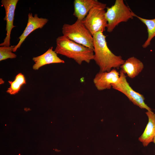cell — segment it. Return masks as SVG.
<instances>
[{
    "label": "cell",
    "mask_w": 155,
    "mask_h": 155,
    "mask_svg": "<svg viewBox=\"0 0 155 155\" xmlns=\"http://www.w3.org/2000/svg\"><path fill=\"white\" fill-rule=\"evenodd\" d=\"M93 59L99 68V72H109L113 69H119L124 63L121 56L116 55L108 48L106 36L103 32H98L93 35Z\"/></svg>",
    "instance_id": "cell-1"
},
{
    "label": "cell",
    "mask_w": 155,
    "mask_h": 155,
    "mask_svg": "<svg viewBox=\"0 0 155 155\" xmlns=\"http://www.w3.org/2000/svg\"><path fill=\"white\" fill-rule=\"evenodd\" d=\"M56 46L54 51L57 54L73 59L79 65L83 62L89 63L93 60L94 50L77 43L63 35L56 40Z\"/></svg>",
    "instance_id": "cell-2"
},
{
    "label": "cell",
    "mask_w": 155,
    "mask_h": 155,
    "mask_svg": "<svg viewBox=\"0 0 155 155\" xmlns=\"http://www.w3.org/2000/svg\"><path fill=\"white\" fill-rule=\"evenodd\" d=\"M106 18L107 21V31L112 32L122 22L133 19L136 14L124 3L123 0H116L113 5L106 7Z\"/></svg>",
    "instance_id": "cell-3"
},
{
    "label": "cell",
    "mask_w": 155,
    "mask_h": 155,
    "mask_svg": "<svg viewBox=\"0 0 155 155\" xmlns=\"http://www.w3.org/2000/svg\"><path fill=\"white\" fill-rule=\"evenodd\" d=\"M62 29L63 35L69 39L94 50L93 36L82 20L77 19L72 24H64Z\"/></svg>",
    "instance_id": "cell-4"
},
{
    "label": "cell",
    "mask_w": 155,
    "mask_h": 155,
    "mask_svg": "<svg viewBox=\"0 0 155 155\" xmlns=\"http://www.w3.org/2000/svg\"><path fill=\"white\" fill-rule=\"evenodd\" d=\"M106 4L100 2L93 7L82 22L92 36L100 31H105L107 25L105 9Z\"/></svg>",
    "instance_id": "cell-5"
},
{
    "label": "cell",
    "mask_w": 155,
    "mask_h": 155,
    "mask_svg": "<svg viewBox=\"0 0 155 155\" xmlns=\"http://www.w3.org/2000/svg\"><path fill=\"white\" fill-rule=\"evenodd\" d=\"M118 81L112 85L114 89L125 95L134 104L142 109L148 111L151 109L145 103V98L143 95L134 90L127 82L125 74L121 70Z\"/></svg>",
    "instance_id": "cell-6"
},
{
    "label": "cell",
    "mask_w": 155,
    "mask_h": 155,
    "mask_svg": "<svg viewBox=\"0 0 155 155\" xmlns=\"http://www.w3.org/2000/svg\"><path fill=\"white\" fill-rule=\"evenodd\" d=\"M18 0H2L1 3L4 7L5 15L4 20L6 21V36L3 42L0 44V46H9L10 45L11 32L16 27L13 24L15 10Z\"/></svg>",
    "instance_id": "cell-7"
},
{
    "label": "cell",
    "mask_w": 155,
    "mask_h": 155,
    "mask_svg": "<svg viewBox=\"0 0 155 155\" xmlns=\"http://www.w3.org/2000/svg\"><path fill=\"white\" fill-rule=\"evenodd\" d=\"M120 77V73L115 69L109 72H99L93 79V83L97 89L99 91L110 89L112 85L117 83Z\"/></svg>",
    "instance_id": "cell-8"
},
{
    "label": "cell",
    "mask_w": 155,
    "mask_h": 155,
    "mask_svg": "<svg viewBox=\"0 0 155 155\" xmlns=\"http://www.w3.org/2000/svg\"><path fill=\"white\" fill-rule=\"evenodd\" d=\"M28 17L27 26L22 34L19 37L20 40L14 48L13 52H16L20 48L26 38L32 32L38 28H42L49 21L46 18H39L36 14L33 16L31 13H28Z\"/></svg>",
    "instance_id": "cell-9"
},
{
    "label": "cell",
    "mask_w": 155,
    "mask_h": 155,
    "mask_svg": "<svg viewBox=\"0 0 155 155\" xmlns=\"http://www.w3.org/2000/svg\"><path fill=\"white\" fill-rule=\"evenodd\" d=\"M32 60L34 62L32 68L35 70H38L41 67L47 64L65 63L64 61L60 59L57 54L53 50V46L42 54L33 57Z\"/></svg>",
    "instance_id": "cell-10"
},
{
    "label": "cell",
    "mask_w": 155,
    "mask_h": 155,
    "mask_svg": "<svg viewBox=\"0 0 155 155\" xmlns=\"http://www.w3.org/2000/svg\"><path fill=\"white\" fill-rule=\"evenodd\" d=\"M120 68L129 78H133L142 71L144 68V65L140 60L133 56L125 61Z\"/></svg>",
    "instance_id": "cell-11"
},
{
    "label": "cell",
    "mask_w": 155,
    "mask_h": 155,
    "mask_svg": "<svg viewBox=\"0 0 155 155\" xmlns=\"http://www.w3.org/2000/svg\"><path fill=\"white\" fill-rule=\"evenodd\" d=\"M145 113L148 118V122L143 133L138 138L144 147L153 142L155 136V114L148 111Z\"/></svg>",
    "instance_id": "cell-12"
},
{
    "label": "cell",
    "mask_w": 155,
    "mask_h": 155,
    "mask_svg": "<svg viewBox=\"0 0 155 155\" xmlns=\"http://www.w3.org/2000/svg\"><path fill=\"white\" fill-rule=\"evenodd\" d=\"M100 2L97 0H75L73 15L77 20H82L90 11Z\"/></svg>",
    "instance_id": "cell-13"
},
{
    "label": "cell",
    "mask_w": 155,
    "mask_h": 155,
    "mask_svg": "<svg viewBox=\"0 0 155 155\" xmlns=\"http://www.w3.org/2000/svg\"><path fill=\"white\" fill-rule=\"evenodd\" d=\"M135 17L144 23L147 28L148 37L142 45L143 48H145L150 44L151 40L155 36V18L147 19L138 16L136 15Z\"/></svg>",
    "instance_id": "cell-14"
},
{
    "label": "cell",
    "mask_w": 155,
    "mask_h": 155,
    "mask_svg": "<svg viewBox=\"0 0 155 155\" xmlns=\"http://www.w3.org/2000/svg\"><path fill=\"white\" fill-rule=\"evenodd\" d=\"M8 82L10 86L6 92L11 95H15L18 93L20 90L21 86L26 84L25 77L21 73L16 75L14 81H9Z\"/></svg>",
    "instance_id": "cell-15"
},
{
    "label": "cell",
    "mask_w": 155,
    "mask_h": 155,
    "mask_svg": "<svg viewBox=\"0 0 155 155\" xmlns=\"http://www.w3.org/2000/svg\"><path fill=\"white\" fill-rule=\"evenodd\" d=\"M15 45L9 46H6L0 47V61L8 59H14L17 57V55L12 52Z\"/></svg>",
    "instance_id": "cell-16"
},
{
    "label": "cell",
    "mask_w": 155,
    "mask_h": 155,
    "mask_svg": "<svg viewBox=\"0 0 155 155\" xmlns=\"http://www.w3.org/2000/svg\"><path fill=\"white\" fill-rule=\"evenodd\" d=\"M4 81L2 79L0 78V84H2L4 83Z\"/></svg>",
    "instance_id": "cell-17"
},
{
    "label": "cell",
    "mask_w": 155,
    "mask_h": 155,
    "mask_svg": "<svg viewBox=\"0 0 155 155\" xmlns=\"http://www.w3.org/2000/svg\"><path fill=\"white\" fill-rule=\"evenodd\" d=\"M153 142L155 144V136L153 139Z\"/></svg>",
    "instance_id": "cell-18"
}]
</instances>
